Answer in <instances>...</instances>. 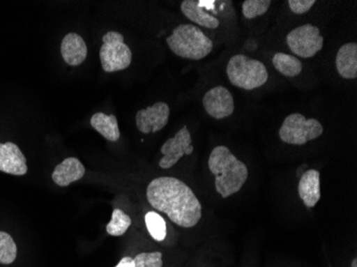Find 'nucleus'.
I'll return each mask as SVG.
<instances>
[{
  "instance_id": "f257e3e1",
  "label": "nucleus",
  "mask_w": 357,
  "mask_h": 267,
  "mask_svg": "<svg viewBox=\"0 0 357 267\" xmlns=\"http://www.w3.org/2000/svg\"><path fill=\"white\" fill-rule=\"evenodd\" d=\"M147 199L154 210L167 215L174 224L182 228H192L202 220V204L194 192L178 178H154L148 185Z\"/></svg>"
},
{
  "instance_id": "f03ea898",
  "label": "nucleus",
  "mask_w": 357,
  "mask_h": 267,
  "mask_svg": "<svg viewBox=\"0 0 357 267\" xmlns=\"http://www.w3.org/2000/svg\"><path fill=\"white\" fill-rule=\"evenodd\" d=\"M208 166L211 174L215 176L216 192L224 199L240 192L248 181V166L227 146H218L212 150Z\"/></svg>"
},
{
  "instance_id": "7ed1b4c3",
  "label": "nucleus",
  "mask_w": 357,
  "mask_h": 267,
  "mask_svg": "<svg viewBox=\"0 0 357 267\" xmlns=\"http://www.w3.org/2000/svg\"><path fill=\"white\" fill-rule=\"evenodd\" d=\"M170 49L176 56L190 60H202L210 55L213 41L197 26L182 24L167 38Z\"/></svg>"
},
{
  "instance_id": "20e7f679",
  "label": "nucleus",
  "mask_w": 357,
  "mask_h": 267,
  "mask_svg": "<svg viewBox=\"0 0 357 267\" xmlns=\"http://www.w3.org/2000/svg\"><path fill=\"white\" fill-rule=\"evenodd\" d=\"M227 76L232 85L244 90L257 89L268 79L264 63L245 55L231 57L227 66Z\"/></svg>"
},
{
  "instance_id": "39448f33",
  "label": "nucleus",
  "mask_w": 357,
  "mask_h": 267,
  "mask_svg": "<svg viewBox=\"0 0 357 267\" xmlns=\"http://www.w3.org/2000/svg\"><path fill=\"white\" fill-rule=\"evenodd\" d=\"M102 68L107 73L122 71L131 66L132 52L124 43V37L117 31H108L100 49Z\"/></svg>"
},
{
  "instance_id": "423d86ee",
  "label": "nucleus",
  "mask_w": 357,
  "mask_h": 267,
  "mask_svg": "<svg viewBox=\"0 0 357 267\" xmlns=\"http://www.w3.org/2000/svg\"><path fill=\"white\" fill-rule=\"evenodd\" d=\"M323 126L317 119H306L301 114H289L280 130L282 142L303 146L322 135Z\"/></svg>"
},
{
  "instance_id": "0eeeda50",
  "label": "nucleus",
  "mask_w": 357,
  "mask_h": 267,
  "mask_svg": "<svg viewBox=\"0 0 357 267\" xmlns=\"http://www.w3.org/2000/svg\"><path fill=\"white\" fill-rule=\"evenodd\" d=\"M324 39L320 29L312 24H305L291 30L287 36V44L294 55L312 58L322 49Z\"/></svg>"
},
{
  "instance_id": "6e6552de",
  "label": "nucleus",
  "mask_w": 357,
  "mask_h": 267,
  "mask_svg": "<svg viewBox=\"0 0 357 267\" xmlns=\"http://www.w3.org/2000/svg\"><path fill=\"white\" fill-rule=\"evenodd\" d=\"M192 142V136L188 126H183L176 132L174 137L168 139L160 148V152L163 154V158L160 160V168L169 169L184 155H190L194 152Z\"/></svg>"
},
{
  "instance_id": "1a4fd4ad",
  "label": "nucleus",
  "mask_w": 357,
  "mask_h": 267,
  "mask_svg": "<svg viewBox=\"0 0 357 267\" xmlns=\"http://www.w3.org/2000/svg\"><path fill=\"white\" fill-rule=\"evenodd\" d=\"M202 103L206 112L214 119H225L234 112V96L229 90L222 86L208 90L204 94Z\"/></svg>"
},
{
  "instance_id": "9d476101",
  "label": "nucleus",
  "mask_w": 357,
  "mask_h": 267,
  "mask_svg": "<svg viewBox=\"0 0 357 267\" xmlns=\"http://www.w3.org/2000/svg\"><path fill=\"white\" fill-rule=\"evenodd\" d=\"M169 114V106L163 102H158L154 105L140 109L137 112L136 125L144 134L160 132L167 125Z\"/></svg>"
},
{
  "instance_id": "9b49d317",
  "label": "nucleus",
  "mask_w": 357,
  "mask_h": 267,
  "mask_svg": "<svg viewBox=\"0 0 357 267\" xmlns=\"http://www.w3.org/2000/svg\"><path fill=\"white\" fill-rule=\"evenodd\" d=\"M0 171L13 176L27 174L28 167L25 155L21 148L13 142L0 144Z\"/></svg>"
},
{
  "instance_id": "f8f14e48",
  "label": "nucleus",
  "mask_w": 357,
  "mask_h": 267,
  "mask_svg": "<svg viewBox=\"0 0 357 267\" xmlns=\"http://www.w3.org/2000/svg\"><path fill=\"white\" fill-rule=\"evenodd\" d=\"M60 53L64 62L71 66L83 63L87 58L88 48L83 38L77 33H68L60 46Z\"/></svg>"
},
{
  "instance_id": "ddd939ff",
  "label": "nucleus",
  "mask_w": 357,
  "mask_h": 267,
  "mask_svg": "<svg viewBox=\"0 0 357 267\" xmlns=\"http://www.w3.org/2000/svg\"><path fill=\"white\" fill-rule=\"evenodd\" d=\"M298 192L306 208H314L321 199L320 172L316 169L307 170L300 178Z\"/></svg>"
},
{
  "instance_id": "4468645a",
  "label": "nucleus",
  "mask_w": 357,
  "mask_h": 267,
  "mask_svg": "<svg viewBox=\"0 0 357 267\" xmlns=\"http://www.w3.org/2000/svg\"><path fill=\"white\" fill-rule=\"evenodd\" d=\"M86 169L84 165L76 158H68L56 166L52 174L54 182L60 188L69 186L71 183L80 180L85 176Z\"/></svg>"
},
{
  "instance_id": "2eb2a0df",
  "label": "nucleus",
  "mask_w": 357,
  "mask_h": 267,
  "mask_svg": "<svg viewBox=\"0 0 357 267\" xmlns=\"http://www.w3.org/2000/svg\"><path fill=\"white\" fill-rule=\"evenodd\" d=\"M336 68L342 78L355 79L357 77L356 43H347L339 48L336 56Z\"/></svg>"
},
{
  "instance_id": "dca6fc26",
  "label": "nucleus",
  "mask_w": 357,
  "mask_h": 267,
  "mask_svg": "<svg viewBox=\"0 0 357 267\" xmlns=\"http://www.w3.org/2000/svg\"><path fill=\"white\" fill-rule=\"evenodd\" d=\"M181 11L190 21L202 27L216 29L220 26V21L200 6L199 0H184L181 3Z\"/></svg>"
},
{
  "instance_id": "f3484780",
  "label": "nucleus",
  "mask_w": 357,
  "mask_h": 267,
  "mask_svg": "<svg viewBox=\"0 0 357 267\" xmlns=\"http://www.w3.org/2000/svg\"><path fill=\"white\" fill-rule=\"evenodd\" d=\"M90 124L105 139L112 142L119 140V125H118L117 116L114 114L108 116L103 112H96L91 116Z\"/></svg>"
},
{
  "instance_id": "a211bd4d",
  "label": "nucleus",
  "mask_w": 357,
  "mask_h": 267,
  "mask_svg": "<svg viewBox=\"0 0 357 267\" xmlns=\"http://www.w3.org/2000/svg\"><path fill=\"white\" fill-rule=\"evenodd\" d=\"M275 69L287 77H296L300 75L303 70V64L298 58L288 54L276 53L273 57Z\"/></svg>"
},
{
  "instance_id": "6ab92c4d",
  "label": "nucleus",
  "mask_w": 357,
  "mask_h": 267,
  "mask_svg": "<svg viewBox=\"0 0 357 267\" xmlns=\"http://www.w3.org/2000/svg\"><path fill=\"white\" fill-rule=\"evenodd\" d=\"M144 222L149 231L150 236L156 242H163L167 236V226L165 220L158 213L151 211L144 216Z\"/></svg>"
},
{
  "instance_id": "aec40b11",
  "label": "nucleus",
  "mask_w": 357,
  "mask_h": 267,
  "mask_svg": "<svg viewBox=\"0 0 357 267\" xmlns=\"http://www.w3.org/2000/svg\"><path fill=\"white\" fill-rule=\"evenodd\" d=\"M131 224V217L120 208H115L112 214V220L106 226V232L112 236H122Z\"/></svg>"
},
{
  "instance_id": "412c9836",
  "label": "nucleus",
  "mask_w": 357,
  "mask_h": 267,
  "mask_svg": "<svg viewBox=\"0 0 357 267\" xmlns=\"http://www.w3.org/2000/svg\"><path fill=\"white\" fill-rule=\"evenodd\" d=\"M17 256V247L13 238L8 233L0 231V263L11 264Z\"/></svg>"
},
{
  "instance_id": "4be33fe9",
  "label": "nucleus",
  "mask_w": 357,
  "mask_h": 267,
  "mask_svg": "<svg viewBox=\"0 0 357 267\" xmlns=\"http://www.w3.org/2000/svg\"><path fill=\"white\" fill-rule=\"evenodd\" d=\"M271 0H245L242 5L243 15L248 20L256 19L268 12Z\"/></svg>"
},
{
  "instance_id": "5701e85b",
  "label": "nucleus",
  "mask_w": 357,
  "mask_h": 267,
  "mask_svg": "<svg viewBox=\"0 0 357 267\" xmlns=\"http://www.w3.org/2000/svg\"><path fill=\"white\" fill-rule=\"evenodd\" d=\"M134 261L135 267H163V254L160 252H142Z\"/></svg>"
},
{
  "instance_id": "b1692460",
  "label": "nucleus",
  "mask_w": 357,
  "mask_h": 267,
  "mask_svg": "<svg viewBox=\"0 0 357 267\" xmlns=\"http://www.w3.org/2000/svg\"><path fill=\"white\" fill-rule=\"evenodd\" d=\"M288 3L291 11L300 15L310 11L316 3V0H289Z\"/></svg>"
},
{
  "instance_id": "393cba45",
  "label": "nucleus",
  "mask_w": 357,
  "mask_h": 267,
  "mask_svg": "<svg viewBox=\"0 0 357 267\" xmlns=\"http://www.w3.org/2000/svg\"><path fill=\"white\" fill-rule=\"evenodd\" d=\"M115 267H135V261L131 257H124Z\"/></svg>"
},
{
  "instance_id": "a878e982",
  "label": "nucleus",
  "mask_w": 357,
  "mask_h": 267,
  "mask_svg": "<svg viewBox=\"0 0 357 267\" xmlns=\"http://www.w3.org/2000/svg\"><path fill=\"white\" fill-rule=\"evenodd\" d=\"M351 267H357V259H353L352 262H351Z\"/></svg>"
}]
</instances>
